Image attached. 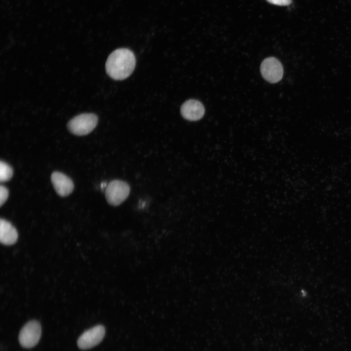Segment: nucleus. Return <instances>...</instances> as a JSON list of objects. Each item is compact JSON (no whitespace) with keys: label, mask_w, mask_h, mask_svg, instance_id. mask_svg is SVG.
Here are the masks:
<instances>
[{"label":"nucleus","mask_w":351,"mask_h":351,"mask_svg":"<svg viewBox=\"0 0 351 351\" xmlns=\"http://www.w3.org/2000/svg\"><path fill=\"white\" fill-rule=\"evenodd\" d=\"M136 62L135 55L130 49H116L107 58L105 64L106 73L114 79H124L133 73Z\"/></svg>","instance_id":"1"},{"label":"nucleus","mask_w":351,"mask_h":351,"mask_svg":"<svg viewBox=\"0 0 351 351\" xmlns=\"http://www.w3.org/2000/svg\"><path fill=\"white\" fill-rule=\"evenodd\" d=\"M98 122L97 116L92 113H84L78 115L67 123L68 130L77 136H84L91 132Z\"/></svg>","instance_id":"2"},{"label":"nucleus","mask_w":351,"mask_h":351,"mask_svg":"<svg viewBox=\"0 0 351 351\" xmlns=\"http://www.w3.org/2000/svg\"><path fill=\"white\" fill-rule=\"evenodd\" d=\"M130 187L125 181L115 179L110 182L105 190V196L108 203L114 206H118L128 197Z\"/></svg>","instance_id":"3"},{"label":"nucleus","mask_w":351,"mask_h":351,"mask_svg":"<svg viewBox=\"0 0 351 351\" xmlns=\"http://www.w3.org/2000/svg\"><path fill=\"white\" fill-rule=\"evenodd\" d=\"M41 333L40 323L37 320L27 322L20 331L19 341L24 348H31L36 346L39 340Z\"/></svg>","instance_id":"4"},{"label":"nucleus","mask_w":351,"mask_h":351,"mask_svg":"<svg viewBox=\"0 0 351 351\" xmlns=\"http://www.w3.org/2000/svg\"><path fill=\"white\" fill-rule=\"evenodd\" d=\"M260 72L266 80L273 83L280 81L283 75V69L281 62L273 57L266 58L262 61Z\"/></svg>","instance_id":"5"},{"label":"nucleus","mask_w":351,"mask_h":351,"mask_svg":"<svg viewBox=\"0 0 351 351\" xmlns=\"http://www.w3.org/2000/svg\"><path fill=\"white\" fill-rule=\"evenodd\" d=\"M104 334V327L100 325L96 326L82 333L78 338V346L81 350L91 349L102 341Z\"/></svg>","instance_id":"6"},{"label":"nucleus","mask_w":351,"mask_h":351,"mask_svg":"<svg viewBox=\"0 0 351 351\" xmlns=\"http://www.w3.org/2000/svg\"><path fill=\"white\" fill-rule=\"evenodd\" d=\"M205 109L201 102L195 99H189L182 104L180 113L182 117L190 121H196L204 115Z\"/></svg>","instance_id":"7"},{"label":"nucleus","mask_w":351,"mask_h":351,"mask_svg":"<svg viewBox=\"0 0 351 351\" xmlns=\"http://www.w3.org/2000/svg\"><path fill=\"white\" fill-rule=\"evenodd\" d=\"M51 180L57 193L61 196H66L73 192L74 183L72 179L65 174L59 172H53Z\"/></svg>","instance_id":"8"},{"label":"nucleus","mask_w":351,"mask_h":351,"mask_svg":"<svg viewBox=\"0 0 351 351\" xmlns=\"http://www.w3.org/2000/svg\"><path fill=\"white\" fill-rule=\"evenodd\" d=\"M18 237L16 229L9 221L1 218L0 220V240L6 245L16 243Z\"/></svg>","instance_id":"9"},{"label":"nucleus","mask_w":351,"mask_h":351,"mask_svg":"<svg viewBox=\"0 0 351 351\" xmlns=\"http://www.w3.org/2000/svg\"><path fill=\"white\" fill-rule=\"evenodd\" d=\"M13 170L12 167L2 160L0 162V181L6 182L10 180L13 176Z\"/></svg>","instance_id":"10"},{"label":"nucleus","mask_w":351,"mask_h":351,"mask_svg":"<svg viewBox=\"0 0 351 351\" xmlns=\"http://www.w3.org/2000/svg\"><path fill=\"white\" fill-rule=\"evenodd\" d=\"M9 192L7 188L3 185L0 186V206L5 203L8 197Z\"/></svg>","instance_id":"11"},{"label":"nucleus","mask_w":351,"mask_h":351,"mask_svg":"<svg viewBox=\"0 0 351 351\" xmlns=\"http://www.w3.org/2000/svg\"><path fill=\"white\" fill-rule=\"evenodd\" d=\"M268 2L277 5L287 6L290 5L292 2V0H266Z\"/></svg>","instance_id":"12"}]
</instances>
